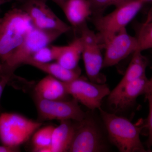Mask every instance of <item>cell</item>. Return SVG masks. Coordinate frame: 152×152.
<instances>
[{"label":"cell","mask_w":152,"mask_h":152,"mask_svg":"<svg viewBox=\"0 0 152 152\" xmlns=\"http://www.w3.org/2000/svg\"><path fill=\"white\" fill-rule=\"evenodd\" d=\"M63 33L59 31L41 29L34 26L23 42L12 54L0 66V74L12 77L17 68L38 50L50 45Z\"/></svg>","instance_id":"3"},{"label":"cell","mask_w":152,"mask_h":152,"mask_svg":"<svg viewBox=\"0 0 152 152\" xmlns=\"http://www.w3.org/2000/svg\"><path fill=\"white\" fill-rule=\"evenodd\" d=\"M20 151L19 148H11V147L7 146H0V152H14Z\"/></svg>","instance_id":"25"},{"label":"cell","mask_w":152,"mask_h":152,"mask_svg":"<svg viewBox=\"0 0 152 152\" xmlns=\"http://www.w3.org/2000/svg\"><path fill=\"white\" fill-rule=\"evenodd\" d=\"M143 3L145 4V3L151 1L152 0H141Z\"/></svg>","instance_id":"30"},{"label":"cell","mask_w":152,"mask_h":152,"mask_svg":"<svg viewBox=\"0 0 152 152\" xmlns=\"http://www.w3.org/2000/svg\"><path fill=\"white\" fill-rule=\"evenodd\" d=\"M144 4L141 0H134L116 7L115 10L108 15L93 16V23L99 32L97 35L102 45H104L117 33L126 28Z\"/></svg>","instance_id":"4"},{"label":"cell","mask_w":152,"mask_h":152,"mask_svg":"<svg viewBox=\"0 0 152 152\" xmlns=\"http://www.w3.org/2000/svg\"><path fill=\"white\" fill-rule=\"evenodd\" d=\"M151 91H152V77L148 81L146 87L145 91V94Z\"/></svg>","instance_id":"27"},{"label":"cell","mask_w":152,"mask_h":152,"mask_svg":"<svg viewBox=\"0 0 152 152\" xmlns=\"http://www.w3.org/2000/svg\"><path fill=\"white\" fill-rule=\"evenodd\" d=\"M64 46H47L40 49L31 57V58L42 63H49L58 59Z\"/></svg>","instance_id":"20"},{"label":"cell","mask_w":152,"mask_h":152,"mask_svg":"<svg viewBox=\"0 0 152 152\" xmlns=\"http://www.w3.org/2000/svg\"><path fill=\"white\" fill-rule=\"evenodd\" d=\"M15 77L0 74V101L6 85L10 83Z\"/></svg>","instance_id":"24"},{"label":"cell","mask_w":152,"mask_h":152,"mask_svg":"<svg viewBox=\"0 0 152 152\" xmlns=\"http://www.w3.org/2000/svg\"><path fill=\"white\" fill-rule=\"evenodd\" d=\"M35 96L49 100H62L67 96L64 82L48 75L34 88Z\"/></svg>","instance_id":"13"},{"label":"cell","mask_w":152,"mask_h":152,"mask_svg":"<svg viewBox=\"0 0 152 152\" xmlns=\"http://www.w3.org/2000/svg\"><path fill=\"white\" fill-rule=\"evenodd\" d=\"M61 9L71 25L77 28L92 15L87 0H66Z\"/></svg>","instance_id":"14"},{"label":"cell","mask_w":152,"mask_h":152,"mask_svg":"<svg viewBox=\"0 0 152 152\" xmlns=\"http://www.w3.org/2000/svg\"><path fill=\"white\" fill-rule=\"evenodd\" d=\"M46 2L44 0H25L21 8L28 14L35 27L63 34L70 31L71 27L57 16Z\"/></svg>","instance_id":"9"},{"label":"cell","mask_w":152,"mask_h":152,"mask_svg":"<svg viewBox=\"0 0 152 152\" xmlns=\"http://www.w3.org/2000/svg\"><path fill=\"white\" fill-rule=\"evenodd\" d=\"M24 64L32 66L48 75L64 82H69L80 77L81 71L78 68L69 69L58 62L42 63L32 58L28 59Z\"/></svg>","instance_id":"16"},{"label":"cell","mask_w":152,"mask_h":152,"mask_svg":"<svg viewBox=\"0 0 152 152\" xmlns=\"http://www.w3.org/2000/svg\"><path fill=\"white\" fill-rule=\"evenodd\" d=\"M99 110L109 138L119 151H146L140 139L142 127L126 118L105 111L101 107Z\"/></svg>","instance_id":"2"},{"label":"cell","mask_w":152,"mask_h":152,"mask_svg":"<svg viewBox=\"0 0 152 152\" xmlns=\"http://www.w3.org/2000/svg\"><path fill=\"white\" fill-rule=\"evenodd\" d=\"M148 79L146 75L130 82L115 96L108 97L109 104L114 109L122 110L127 108L140 95L145 94Z\"/></svg>","instance_id":"12"},{"label":"cell","mask_w":152,"mask_h":152,"mask_svg":"<svg viewBox=\"0 0 152 152\" xmlns=\"http://www.w3.org/2000/svg\"><path fill=\"white\" fill-rule=\"evenodd\" d=\"M20 114L0 113V141L4 145L19 148L42 125Z\"/></svg>","instance_id":"5"},{"label":"cell","mask_w":152,"mask_h":152,"mask_svg":"<svg viewBox=\"0 0 152 152\" xmlns=\"http://www.w3.org/2000/svg\"><path fill=\"white\" fill-rule=\"evenodd\" d=\"M138 50L142 51L152 48V21H147L142 25L137 37Z\"/></svg>","instance_id":"21"},{"label":"cell","mask_w":152,"mask_h":152,"mask_svg":"<svg viewBox=\"0 0 152 152\" xmlns=\"http://www.w3.org/2000/svg\"><path fill=\"white\" fill-rule=\"evenodd\" d=\"M89 3L93 16L103 15L104 10L110 5H114V0H87Z\"/></svg>","instance_id":"22"},{"label":"cell","mask_w":152,"mask_h":152,"mask_svg":"<svg viewBox=\"0 0 152 152\" xmlns=\"http://www.w3.org/2000/svg\"><path fill=\"white\" fill-rule=\"evenodd\" d=\"M142 52L137 50L133 54L132 58L124 75L118 84L110 92L108 97L115 96L130 82L145 75L146 69L148 62L147 58L142 55Z\"/></svg>","instance_id":"15"},{"label":"cell","mask_w":152,"mask_h":152,"mask_svg":"<svg viewBox=\"0 0 152 152\" xmlns=\"http://www.w3.org/2000/svg\"><path fill=\"white\" fill-rule=\"evenodd\" d=\"M83 44V56L86 72L90 81L103 84L105 79L100 73L104 58L101 52V44L98 35L90 29L86 23L78 28Z\"/></svg>","instance_id":"6"},{"label":"cell","mask_w":152,"mask_h":152,"mask_svg":"<svg viewBox=\"0 0 152 152\" xmlns=\"http://www.w3.org/2000/svg\"><path fill=\"white\" fill-rule=\"evenodd\" d=\"M105 53L103 68L113 66L138 50V42L136 37L130 35L126 28L113 36L105 44Z\"/></svg>","instance_id":"11"},{"label":"cell","mask_w":152,"mask_h":152,"mask_svg":"<svg viewBox=\"0 0 152 152\" xmlns=\"http://www.w3.org/2000/svg\"><path fill=\"white\" fill-rule=\"evenodd\" d=\"M34 27L25 11L14 8L0 19V66L12 54Z\"/></svg>","instance_id":"1"},{"label":"cell","mask_w":152,"mask_h":152,"mask_svg":"<svg viewBox=\"0 0 152 152\" xmlns=\"http://www.w3.org/2000/svg\"><path fill=\"white\" fill-rule=\"evenodd\" d=\"M83 44L80 38L74 40L69 45L64 46L59 56L56 61L69 69L78 68V64L82 56Z\"/></svg>","instance_id":"18"},{"label":"cell","mask_w":152,"mask_h":152,"mask_svg":"<svg viewBox=\"0 0 152 152\" xmlns=\"http://www.w3.org/2000/svg\"><path fill=\"white\" fill-rule=\"evenodd\" d=\"M75 127L71 120L61 121V124L55 127L53 132L51 152H68Z\"/></svg>","instance_id":"17"},{"label":"cell","mask_w":152,"mask_h":152,"mask_svg":"<svg viewBox=\"0 0 152 152\" xmlns=\"http://www.w3.org/2000/svg\"><path fill=\"white\" fill-rule=\"evenodd\" d=\"M34 101L39 116V121L59 120L82 121L86 114L82 110L78 102L72 100H49L34 95Z\"/></svg>","instance_id":"7"},{"label":"cell","mask_w":152,"mask_h":152,"mask_svg":"<svg viewBox=\"0 0 152 152\" xmlns=\"http://www.w3.org/2000/svg\"><path fill=\"white\" fill-rule=\"evenodd\" d=\"M78 122L68 152L102 151L103 149L102 137L94 121L86 115Z\"/></svg>","instance_id":"10"},{"label":"cell","mask_w":152,"mask_h":152,"mask_svg":"<svg viewBox=\"0 0 152 152\" xmlns=\"http://www.w3.org/2000/svg\"><path fill=\"white\" fill-rule=\"evenodd\" d=\"M64 83L68 94L91 110L101 108L103 99L111 92L107 85L88 81L80 77Z\"/></svg>","instance_id":"8"},{"label":"cell","mask_w":152,"mask_h":152,"mask_svg":"<svg viewBox=\"0 0 152 152\" xmlns=\"http://www.w3.org/2000/svg\"><path fill=\"white\" fill-rule=\"evenodd\" d=\"M150 16H151V18L152 19V7L151 8V10H150Z\"/></svg>","instance_id":"31"},{"label":"cell","mask_w":152,"mask_h":152,"mask_svg":"<svg viewBox=\"0 0 152 152\" xmlns=\"http://www.w3.org/2000/svg\"><path fill=\"white\" fill-rule=\"evenodd\" d=\"M145 94L149 105V114L148 117L147 127L149 131L148 145V146L150 148L152 146V91L147 93Z\"/></svg>","instance_id":"23"},{"label":"cell","mask_w":152,"mask_h":152,"mask_svg":"<svg viewBox=\"0 0 152 152\" xmlns=\"http://www.w3.org/2000/svg\"><path fill=\"white\" fill-rule=\"evenodd\" d=\"M17 1L23 3L25 0H0V7L3 4H4L5 3L11 1Z\"/></svg>","instance_id":"29"},{"label":"cell","mask_w":152,"mask_h":152,"mask_svg":"<svg viewBox=\"0 0 152 152\" xmlns=\"http://www.w3.org/2000/svg\"><path fill=\"white\" fill-rule=\"evenodd\" d=\"M44 1L47 2V1H48V0H44ZM50 1L56 4L61 9L64 3L65 2L66 0H50Z\"/></svg>","instance_id":"28"},{"label":"cell","mask_w":152,"mask_h":152,"mask_svg":"<svg viewBox=\"0 0 152 152\" xmlns=\"http://www.w3.org/2000/svg\"><path fill=\"white\" fill-rule=\"evenodd\" d=\"M132 1H134V0H114V5L116 7H118V6L124 4V3Z\"/></svg>","instance_id":"26"},{"label":"cell","mask_w":152,"mask_h":152,"mask_svg":"<svg viewBox=\"0 0 152 152\" xmlns=\"http://www.w3.org/2000/svg\"><path fill=\"white\" fill-rule=\"evenodd\" d=\"M55 128L54 126H48L35 132L32 139L34 152H51L52 137Z\"/></svg>","instance_id":"19"}]
</instances>
